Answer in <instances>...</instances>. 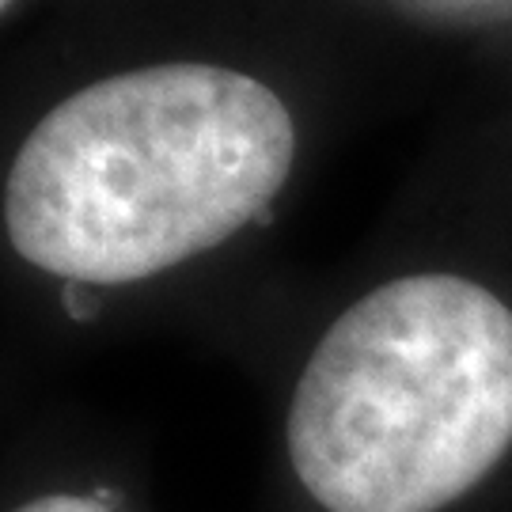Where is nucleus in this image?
<instances>
[{
    "instance_id": "f257e3e1",
    "label": "nucleus",
    "mask_w": 512,
    "mask_h": 512,
    "mask_svg": "<svg viewBox=\"0 0 512 512\" xmlns=\"http://www.w3.org/2000/svg\"><path fill=\"white\" fill-rule=\"evenodd\" d=\"M293 164V114L255 76L194 61L107 76L23 137L4 236L69 293L126 289L266 224Z\"/></svg>"
},
{
    "instance_id": "f03ea898",
    "label": "nucleus",
    "mask_w": 512,
    "mask_h": 512,
    "mask_svg": "<svg viewBox=\"0 0 512 512\" xmlns=\"http://www.w3.org/2000/svg\"><path fill=\"white\" fill-rule=\"evenodd\" d=\"M300 512H463L512 475V300L459 270L387 277L296 368L277 421Z\"/></svg>"
},
{
    "instance_id": "7ed1b4c3",
    "label": "nucleus",
    "mask_w": 512,
    "mask_h": 512,
    "mask_svg": "<svg viewBox=\"0 0 512 512\" xmlns=\"http://www.w3.org/2000/svg\"><path fill=\"white\" fill-rule=\"evenodd\" d=\"M4 512H133L118 490L103 482H42L35 490H23L16 501H8Z\"/></svg>"
},
{
    "instance_id": "20e7f679",
    "label": "nucleus",
    "mask_w": 512,
    "mask_h": 512,
    "mask_svg": "<svg viewBox=\"0 0 512 512\" xmlns=\"http://www.w3.org/2000/svg\"><path fill=\"white\" fill-rule=\"evenodd\" d=\"M0 8H12V0H0Z\"/></svg>"
}]
</instances>
